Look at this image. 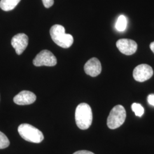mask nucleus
I'll return each instance as SVG.
<instances>
[{
    "label": "nucleus",
    "instance_id": "obj_1",
    "mask_svg": "<svg viewBox=\"0 0 154 154\" xmlns=\"http://www.w3.org/2000/svg\"><path fill=\"white\" fill-rule=\"evenodd\" d=\"M75 119L77 126L81 130H87L93 122V112L90 106L82 103L78 105L75 110Z\"/></svg>",
    "mask_w": 154,
    "mask_h": 154
},
{
    "label": "nucleus",
    "instance_id": "obj_2",
    "mask_svg": "<svg viewBox=\"0 0 154 154\" xmlns=\"http://www.w3.org/2000/svg\"><path fill=\"white\" fill-rule=\"evenodd\" d=\"M50 34L53 41L61 48H69L73 44V37L65 33V29L62 25H53L50 30Z\"/></svg>",
    "mask_w": 154,
    "mask_h": 154
},
{
    "label": "nucleus",
    "instance_id": "obj_3",
    "mask_svg": "<svg viewBox=\"0 0 154 154\" xmlns=\"http://www.w3.org/2000/svg\"><path fill=\"white\" fill-rule=\"evenodd\" d=\"M18 132L21 138L32 143H41L44 139L42 132L36 127L27 123H23L18 127Z\"/></svg>",
    "mask_w": 154,
    "mask_h": 154
},
{
    "label": "nucleus",
    "instance_id": "obj_4",
    "mask_svg": "<svg viewBox=\"0 0 154 154\" xmlns=\"http://www.w3.org/2000/svg\"><path fill=\"white\" fill-rule=\"evenodd\" d=\"M126 118V112L122 105H116L110 111L107 118V125L110 129H116L124 123Z\"/></svg>",
    "mask_w": 154,
    "mask_h": 154
},
{
    "label": "nucleus",
    "instance_id": "obj_5",
    "mask_svg": "<svg viewBox=\"0 0 154 154\" xmlns=\"http://www.w3.org/2000/svg\"><path fill=\"white\" fill-rule=\"evenodd\" d=\"M33 65L37 66H54L57 63V58L51 51L44 50L40 51L33 61Z\"/></svg>",
    "mask_w": 154,
    "mask_h": 154
},
{
    "label": "nucleus",
    "instance_id": "obj_6",
    "mask_svg": "<svg viewBox=\"0 0 154 154\" xmlns=\"http://www.w3.org/2000/svg\"><path fill=\"white\" fill-rule=\"evenodd\" d=\"M152 68L149 65L142 64L137 66L133 71V77L135 81L143 82L149 80L153 75Z\"/></svg>",
    "mask_w": 154,
    "mask_h": 154
},
{
    "label": "nucleus",
    "instance_id": "obj_7",
    "mask_svg": "<svg viewBox=\"0 0 154 154\" xmlns=\"http://www.w3.org/2000/svg\"><path fill=\"white\" fill-rule=\"evenodd\" d=\"M116 45L122 53L127 55L134 54L138 48L136 42L130 39H120L116 42Z\"/></svg>",
    "mask_w": 154,
    "mask_h": 154
},
{
    "label": "nucleus",
    "instance_id": "obj_8",
    "mask_svg": "<svg viewBox=\"0 0 154 154\" xmlns=\"http://www.w3.org/2000/svg\"><path fill=\"white\" fill-rule=\"evenodd\" d=\"M29 38L24 33H19L11 39V44L18 55H21L28 45Z\"/></svg>",
    "mask_w": 154,
    "mask_h": 154
},
{
    "label": "nucleus",
    "instance_id": "obj_9",
    "mask_svg": "<svg viewBox=\"0 0 154 154\" xmlns=\"http://www.w3.org/2000/svg\"><path fill=\"white\" fill-rule=\"evenodd\" d=\"M36 98V95L33 93L24 90L16 95L13 98V101L17 105H29L33 103Z\"/></svg>",
    "mask_w": 154,
    "mask_h": 154
},
{
    "label": "nucleus",
    "instance_id": "obj_10",
    "mask_svg": "<svg viewBox=\"0 0 154 154\" xmlns=\"http://www.w3.org/2000/svg\"><path fill=\"white\" fill-rule=\"evenodd\" d=\"M84 70L85 72L91 77L98 76L102 71L101 63L97 58H92L85 65Z\"/></svg>",
    "mask_w": 154,
    "mask_h": 154
},
{
    "label": "nucleus",
    "instance_id": "obj_11",
    "mask_svg": "<svg viewBox=\"0 0 154 154\" xmlns=\"http://www.w3.org/2000/svg\"><path fill=\"white\" fill-rule=\"evenodd\" d=\"M21 0H1L0 8L4 11H11L14 9Z\"/></svg>",
    "mask_w": 154,
    "mask_h": 154
},
{
    "label": "nucleus",
    "instance_id": "obj_12",
    "mask_svg": "<svg viewBox=\"0 0 154 154\" xmlns=\"http://www.w3.org/2000/svg\"><path fill=\"white\" fill-rule=\"evenodd\" d=\"M127 21L126 17L121 15L118 18L116 23V29L119 32H123L126 29Z\"/></svg>",
    "mask_w": 154,
    "mask_h": 154
},
{
    "label": "nucleus",
    "instance_id": "obj_13",
    "mask_svg": "<svg viewBox=\"0 0 154 154\" xmlns=\"http://www.w3.org/2000/svg\"><path fill=\"white\" fill-rule=\"evenodd\" d=\"M131 109L132 111L135 112V116L141 117L144 114V108L143 106L139 103H134L131 105Z\"/></svg>",
    "mask_w": 154,
    "mask_h": 154
},
{
    "label": "nucleus",
    "instance_id": "obj_14",
    "mask_svg": "<svg viewBox=\"0 0 154 154\" xmlns=\"http://www.w3.org/2000/svg\"><path fill=\"white\" fill-rule=\"evenodd\" d=\"M10 142L9 139L3 132L0 131V149H4L9 147Z\"/></svg>",
    "mask_w": 154,
    "mask_h": 154
},
{
    "label": "nucleus",
    "instance_id": "obj_15",
    "mask_svg": "<svg viewBox=\"0 0 154 154\" xmlns=\"http://www.w3.org/2000/svg\"><path fill=\"white\" fill-rule=\"evenodd\" d=\"M45 8H49L54 4V0H42Z\"/></svg>",
    "mask_w": 154,
    "mask_h": 154
},
{
    "label": "nucleus",
    "instance_id": "obj_16",
    "mask_svg": "<svg viewBox=\"0 0 154 154\" xmlns=\"http://www.w3.org/2000/svg\"><path fill=\"white\" fill-rule=\"evenodd\" d=\"M147 101L149 105L154 106V94H149L147 97Z\"/></svg>",
    "mask_w": 154,
    "mask_h": 154
},
{
    "label": "nucleus",
    "instance_id": "obj_17",
    "mask_svg": "<svg viewBox=\"0 0 154 154\" xmlns=\"http://www.w3.org/2000/svg\"><path fill=\"white\" fill-rule=\"evenodd\" d=\"M72 154H94L93 152L88 151L87 150H81V151H78L77 152H74Z\"/></svg>",
    "mask_w": 154,
    "mask_h": 154
},
{
    "label": "nucleus",
    "instance_id": "obj_18",
    "mask_svg": "<svg viewBox=\"0 0 154 154\" xmlns=\"http://www.w3.org/2000/svg\"><path fill=\"white\" fill-rule=\"evenodd\" d=\"M149 47H150V49H151V50L153 51V53H154V42H151V43L150 44Z\"/></svg>",
    "mask_w": 154,
    "mask_h": 154
}]
</instances>
